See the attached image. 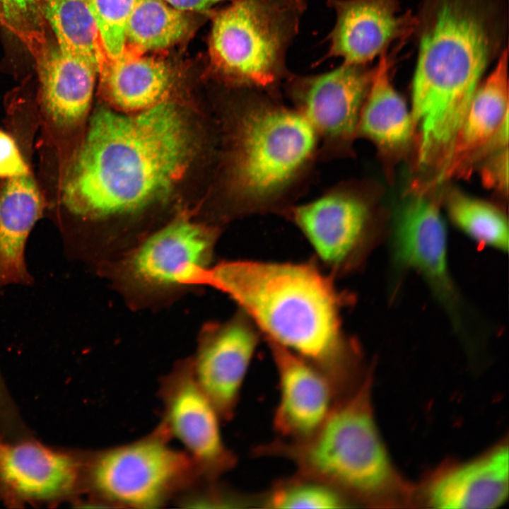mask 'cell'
<instances>
[{
	"label": "cell",
	"mask_w": 509,
	"mask_h": 509,
	"mask_svg": "<svg viewBox=\"0 0 509 509\" xmlns=\"http://www.w3.org/2000/svg\"><path fill=\"white\" fill-rule=\"evenodd\" d=\"M191 144L185 120L169 102L131 113L101 107L67 170L63 201L94 218L140 210L181 178Z\"/></svg>",
	"instance_id": "obj_1"
},
{
	"label": "cell",
	"mask_w": 509,
	"mask_h": 509,
	"mask_svg": "<svg viewBox=\"0 0 509 509\" xmlns=\"http://www.w3.org/2000/svg\"><path fill=\"white\" fill-rule=\"evenodd\" d=\"M207 278L236 302L267 342L321 371L339 397L357 386L361 355L341 317L346 294L315 262H225Z\"/></svg>",
	"instance_id": "obj_2"
},
{
	"label": "cell",
	"mask_w": 509,
	"mask_h": 509,
	"mask_svg": "<svg viewBox=\"0 0 509 509\" xmlns=\"http://www.w3.org/2000/svg\"><path fill=\"white\" fill-rule=\"evenodd\" d=\"M484 0H434L423 25L412 84L418 162L442 168L496 45Z\"/></svg>",
	"instance_id": "obj_3"
},
{
	"label": "cell",
	"mask_w": 509,
	"mask_h": 509,
	"mask_svg": "<svg viewBox=\"0 0 509 509\" xmlns=\"http://www.w3.org/2000/svg\"><path fill=\"white\" fill-rule=\"evenodd\" d=\"M366 377L339 399L319 428L305 439L279 438L253 448L258 457H277L298 472L334 487L352 502L378 498L395 482L394 470L379 435Z\"/></svg>",
	"instance_id": "obj_4"
},
{
	"label": "cell",
	"mask_w": 509,
	"mask_h": 509,
	"mask_svg": "<svg viewBox=\"0 0 509 509\" xmlns=\"http://www.w3.org/2000/svg\"><path fill=\"white\" fill-rule=\"evenodd\" d=\"M317 133L299 112L250 97L236 119L230 185L243 213L267 209L298 178Z\"/></svg>",
	"instance_id": "obj_5"
},
{
	"label": "cell",
	"mask_w": 509,
	"mask_h": 509,
	"mask_svg": "<svg viewBox=\"0 0 509 509\" xmlns=\"http://www.w3.org/2000/svg\"><path fill=\"white\" fill-rule=\"evenodd\" d=\"M307 2L231 0L211 27L209 55L216 70L243 88H270L287 77V53Z\"/></svg>",
	"instance_id": "obj_6"
},
{
	"label": "cell",
	"mask_w": 509,
	"mask_h": 509,
	"mask_svg": "<svg viewBox=\"0 0 509 509\" xmlns=\"http://www.w3.org/2000/svg\"><path fill=\"white\" fill-rule=\"evenodd\" d=\"M160 424L147 435L95 453L86 463L95 501L109 507L157 508L203 479L184 450L170 445Z\"/></svg>",
	"instance_id": "obj_7"
},
{
	"label": "cell",
	"mask_w": 509,
	"mask_h": 509,
	"mask_svg": "<svg viewBox=\"0 0 509 509\" xmlns=\"http://www.w3.org/2000/svg\"><path fill=\"white\" fill-rule=\"evenodd\" d=\"M163 404L160 423L192 459L204 480H218L237 464V457L223 440V421L198 384L192 361L177 365L160 382Z\"/></svg>",
	"instance_id": "obj_8"
},
{
	"label": "cell",
	"mask_w": 509,
	"mask_h": 509,
	"mask_svg": "<svg viewBox=\"0 0 509 509\" xmlns=\"http://www.w3.org/2000/svg\"><path fill=\"white\" fill-rule=\"evenodd\" d=\"M437 205L418 195L397 213L390 238L394 265L423 279L457 332L464 329L463 304L448 263V238Z\"/></svg>",
	"instance_id": "obj_9"
},
{
	"label": "cell",
	"mask_w": 509,
	"mask_h": 509,
	"mask_svg": "<svg viewBox=\"0 0 509 509\" xmlns=\"http://www.w3.org/2000/svg\"><path fill=\"white\" fill-rule=\"evenodd\" d=\"M290 217L333 278L361 262L368 245L370 212L361 199L333 191L294 208Z\"/></svg>",
	"instance_id": "obj_10"
},
{
	"label": "cell",
	"mask_w": 509,
	"mask_h": 509,
	"mask_svg": "<svg viewBox=\"0 0 509 509\" xmlns=\"http://www.w3.org/2000/svg\"><path fill=\"white\" fill-rule=\"evenodd\" d=\"M374 71L342 62L324 73L287 78L299 112L316 133L337 141L351 136L358 127Z\"/></svg>",
	"instance_id": "obj_11"
},
{
	"label": "cell",
	"mask_w": 509,
	"mask_h": 509,
	"mask_svg": "<svg viewBox=\"0 0 509 509\" xmlns=\"http://www.w3.org/2000/svg\"><path fill=\"white\" fill-rule=\"evenodd\" d=\"M259 339V331L241 310L213 327L192 361L194 377L223 421L230 420Z\"/></svg>",
	"instance_id": "obj_12"
},
{
	"label": "cell",
	"mask_w": 509,
	"mask_h": 509,
	"mask_svg": "<svg viewBox=\"0 0 509 509\" xmlns=\"http://www.w3.org/2000/svg\"><path fill=\"white\" fill-rule=\"evenodd\" d=\"M327 5L336 21L326 58L339 57L348 64L368 65L419 25L410 11L401 13L399 0H327Z\"/></svg>",
	"instance_id": "obj_13"
},
{
	"label": "cell",
	"mask_w": 509,
	"mask_h": 509,
	"mask_svg": "<svg viewBox=\"0 0 509 509\" xmlns=\"http://www.w3.org/2000/svg\"><path fill=\"white\" fill-rule=\"evenodd\" d=\"M267 343L278 376L279 396L273 419L277 438L305 439L319 428L340 397L321 371L285 349Z\"/></svg>",
	"instance_id": "obj_14"
},
{
	"label": "cell",
	"mask_w": 509,
	"mask_h": 509,
	"mask_svg": "<svg viewBox=\"0 0 509 509\" xmlns=\"http://www.w3.org/2000/svg\"><path fill=\"white\" fill-rule=\"evenodd\" d=\"M215 235L189 221H175L144 241L128 261L130 276L148 287L191 283L206 274Z\"/></svg>",
	"instance_id": "obj_15"
},
{
	"label": "cell",
	"mask_w": 509,
	"mask_h": 509,
	"mask_svg": "<svg viewBox=\"0 0 509 509\" xmlns=\"http://www.w3.org/2000/svg\"><path fill=\"white\" fill-rule=\"evenodd\" d=\"M36 61L42 105L60 126L78 123L87 114L98 71L79 57L47 43L41 33L25 40Z\"/></svg>",
	"instance_id": "obj_16"
},
{
	"label": "cell",
	"mask_w": 509,
	"mask_h": 509,
	"mask_svg": "<svg viewBox=\"0 0 509 509\" xmlns=\"http://www.w3.org/2000/svg\"><path fill=\"white\" fill-rule=\"evenodd\" d=\"M85 466L74 455L37 443L0 441V480L23 498L47 501L70 493Z\"/></svg>",
	"instance_id": "obj_17"
},
{
	"label": "cell",
	"mask_w": 509,
	"mask_h": 509,
	"mask_svg": "<svg viewBox=\"0 0 509 509\" xmlns=\"http://www.w3.org/2000/svg\"><path fill=\"white\" fill-rule=\"evenodd\" d=\"M508 486V447L501 444L437 477L427 500L436 508L491 509L506 501Z\"/></svg>",
	"instance_id": "obj_18"
},
{
	"label": "cell",
	"mask_w": 509,
	"mask_h": 509,
	"mask_svg": "<svg viewBox=\"0 0 509 509\" xmlns=\"http://www.w3.org/2000/svg\"><path fill=\"white\" fill-rule=\"evenodd\" d=\"M508 119V49L494 69L479 84L455 139L440 178L450 175L469 158L487 146Z\"/></svg>",
	"instance_id": "obj_19"
},
{
	"label": "cell",
	"mask_w": 509,
	"mask_h": 509,
	"mask_svg": "<svg viewBox=\"0 0 509 509\" xmlns=\"http://www.w3.org/2000/svg\"><path fill=\"white\" fill-rule=\"evenodd\" d=\"M42 208L40 193L29 174L8 178L0 192V283L25 278V241Z\"/></svg>",
	"instance_id": "obj_20"
},
{
	"label": "cell",
	"mask_w": 509,
	"mask_h": 509,
	"mask_svg": "<svg viewBox=\"0 0 509 509\" xmlns=\"http://www.w3.org/2000/svg\"><path fill=\"white\" fill-rule=\"evenodd\" d=\"M110 61L100 76L105 94L115 110L137 112L165 101L172 76L164 62L126 50Z\"/></svg>",
	"instance_id": "obj_21"
},
{
	"label": "cell",
	"mask_w": 509,
	"mask_h": 509,
	"mask_svg": "<svg viewBox=\"0 0 509 509\" xmlns=\"http://www.w3.org/2000/svg\"><path fill=\"white\" fill-rule=\"evenodd\" d=\"M391 59L380 56L363 103L358 127L378 145L393 148L404 145L413 133L411 112L390 78Z\"/></svg>",
	"instance_id": "obj_22"
},
{
	"label": "cell",
	"mask_w": 509,
	"mask_h": 509,
	"mask_svg": "<svg viewBox=\"0 0 509 509\" xmlns=\"http://www.w3.org/2000/svg\"><path fill=\"white\" fill-rule=\"evenodd\" d=\"M40 13L49 24L57 46L92 64L98 74L109 59L86 0H37Z\"/></svg>",
	"instance_id": "obj_23"
},
{
	"label": "cell",
	"mask_w": 509,
	"mask_h": 509,
	"mask_svg": "<svg viewBox=\"0 0 509 509\" xmlns=\"http://www.w3.org/2000/svg\"><path fill=\"white\" fill-rule=\"evenodd\" d=\"M189 26L184 12L165 0H137L127 24V44L141 52L165 49L181 40Z\"/></svg>",
	"instance_id": "obj_24"
},
{
	"label": "cell",
	"mask_w": 509,
	"mask_h": 509,
	"mask_svg": "<svg viewBox=\"0 0 509 509\" xmlns=\"http://www.w3.org/2000/svg\"><path fill=\"white\" fill-rule=\"evenodd\" d=\"M447 211L455 225L475 242L503 252L508 251V219L496 206L453 191L447 199Z\"/></svg>",
	"instance_id": "obj_25"
},
{
	"label": "cell",
	"mask_w": 509,
	"mask_h": 509,
	"mask_svg": "<svg viewBox=\"0 0 509 509\" xmlns=\"http://www.w3.org/2000/svg\"><path fill=\"white\" fill-rule=\"evenodd\" d=\"M353 502L331 485L296 472L257 493V507L276 509L345 508Z\"/></svg>",
	"instance_id": "obj_26"
},
{
	"label": "cell",
	"mask_w": 509,
	"mask_h": 509,
	"mask_svg": "<svg viewBox=\"0 0 509 509\" xmlns=\"http://www.w3.org/2000/svg\"><path fill=\"white\" fill-rule=\"evenodd\" d=\"M109 60L126 49V28L137 0H86Z\"/></svg>",
	"instance_id": "obj_27"
},
{
	"label": "cell",
	"mask_w": 509,
	"mask_h": 509,
	"mask_svg": "<svg viewBox=\"0 0 509 509\" xmlns=\"http://www.w3.org/2000/svg\"><path fill=\"white\" fill-rule=\"evenodd\" d=\"M218 481H199L178 497L177 503L185 508H257V494L236 492Z\"/></svg>",
	"instance_id": "obj_28"
},
{
	"label": "cell",
	"mask_w": 509,
	"mask_h": 509,
	"mask_svg": "<svg viewBox=\"0 0 509 509\" xmlns=\"http://www.w3.org/2000/svg\"><path fill=\"white\" fill-rule=\"evenodd\" d=\"M29 174L14 140L0 130V177L11 178Z\"/></svg>",
	"instance_id": "obj_29"
},
{
	"label": "cell",
	"mask_w": 509,
	"mask_h": 509,
	"mask_svg": "<svg viewBox=\"0 0 509 509\" xmlns=\"http://www.w3.org/2000/svg\"><path fill=\"white\" fill-rule=\"evenodd\" d=\"M508 147L498 150L494 158L486 166L483 172L484 180L488 186L496 187L507 192L508 180Z\"/></svg>",
	"instance_id": "obj_30"
},
{
	"label": "cell",
	"mask_w": 509,
	"mask_h": 509,
	"mask_svg": "<svg viewBox=\"0 0 509 509\" xmlns=\"http://www.w3.org/2000/svg\"><path fill=\"white\" fill-rule=\"evenodd\" d=\"M170 6L175 8L185 11H204L213 7V6L231 0H165Z\"/></svg>",
	"instance_id": "obj_31"
},
{
	"label": "cell",
	"mask_w": 509,
	"mask_h": 509,
	"mask_svg": "<svg viewBox=\"0 0 509 509\" xmlns=\"http://www.w3.org/2000/svg\"><path fill=\"white\" fill-rule=\"evenodd\" d=\"M0 23L2 24V25H6V26H7L6 23V21H5V20H4V16H3V14H2L1 11V9H0Z\"/></svg>",
	"instance_id": "obj_32"
}]
</instances>
